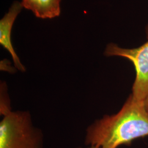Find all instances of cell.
Returning <instances> with one entry per match:
<instances>
[{"instance_id": "1", "label": "cell", "mask_w": 148, "mask_h": 148, "mask_svg": "<svg viewBox=\"0 0 148 148\" xmlns=\"http://www.w3.org/2000/svg\"><path fill=\"white\" fill-rule=\"evenodd\" d=\"M147 136L148 114L144 102L131 95L117 113L105 115L87 128L85 143L98 148H118Z\"/></svg>"}, {"instance_id": "2", "label": "cell", "mask_w": 148, "mask_h": 148, "mask_svg": "<svg viewBox=\"0 0 148 148\" xmlns=\"http://www.w3.org/2000/svg\"><path fill=\"white\" fill-rule=\"evenodd\" d=\"M2 115L0 148H43L42 133L34 126L28 111L10 110Z\"/></svg>"}, {"instance_id": "3", "label": "cell", "mask_w": 148, "mask_h": 148, "mask_svg": "<svg viewBox=\"0 0 148 148\" xmlns=\"http://www.w3.org/2000/svg\"><path fill=\"white\" fill-rule=\"evenodd\" d=\"M147 41L140 46L124 48L111 43L107 45L104 52L106 57H120L132 63L136 71V78L132 87L133 98L144 102L148 94V27Z\"/></svg>"}, {"instance_id": "4", "label": "cell", "mask_w": 148, "mask_h": 148, "mask_svg": "<svg viewBox=\"0 0 148 148\" xmlns=\"http://www.w3.org/2000/svg\"><path fill=\"white\" fill-rule=\"evenodd\" d=\"M21 3L15 2L10 10L0 21V44L11 54L16 68L22 72L25 71V66L21 64L11 41V32L13 23L23 8Z\"/></svg>"}, {"instance_id": "5", "label": "cell", "mask_w": 148, "mask_h": 148, "mask_svg": "<svg viewBox=\"0 0 148 148\" xmlns=\"http://www.w3.org/2000/svg\"><path fill=\"white\" fill-rule=\"evenodd\" d=\"M61 0H22L21 5L37 18L52 19L60 16Z\"/></svg>"}, {"instance_id": "6", "label": "cell", "mask_w": 148, "mask_h": 148, "mask_svg": "<svg viewBox=\"0 0 148 148\" xmlns=\"http://www.w3.org/2000/svg\"><path fill=\"white\" fill-rule=\"evenodd\" d=\"M144 107H145V110L148 114V94L147 96L146 97L145 100L144 101Z\"/></svg>"}, {"instance_id": "7", "label": "cell", "mask_w": 148, "mask_h": 148, "mask_svg": "<svg viewBox=\"0 0 148 148\" xmlns=\"http://www.w3.org/2000/svg\"><path fill=\"white\" fill-rule=\"evenodd\" d=\"M87 148H97V147H92V146H90V147H88Z\"/></svg>"}]
</instances>
